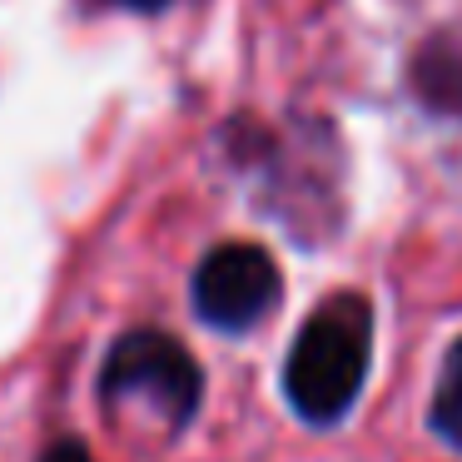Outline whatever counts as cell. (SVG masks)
Masks as SVG:
<instances>
[{"label": "cell", "mask_w": 462, "mask_h": 462, "mask_svg": "<svg viewBox=\"0 0 462 462\" xmlns=\"http://www.w3.org/2000/svg\"><path fill=\"white\" fill-rule=\"evenodd\" d=\"M100 393L105 402H150L160 418L184 422L194 408H199V363L170 333H125L110 348L100 368Z\"/></svg>", "instance_id": "2"}, {"label": "cell", "mask_w": 462, "mask_h": 462, "mask_svg": "<svg viewBox=\"0 0 462 462\" xmlns=\"http://www.w3.org/2000/svg\"><path fill=\"white\" fill-rule=\"evenodd\" d=\"M105 5H125V11H140V15H154V11H164L170 0H105Z\"/></svg>", "instance_id": "5"}, {"label": "cell", "mask_w": 462, "mask_h": 462, "mask_svg": "<svg viewBox=\"0 0 462 462\" xmlns=\"http://www.w3.org/2000/svg\"><path fill=\"white\" fill-rule=\"evenodd\" d=\"M432 428H438L452 448H462V338H457V348L448 353V363H442V383H438V393H432Z\"/></svg>", "instance_id": "4"}, {"label": "cell", "mask_w": 462, "mask_h": 462, "mask_svg": "<svg viewBox=\"0 0 462 462\" xmlns=\"http://www.w3.org/2000/svg\"><path fill=\"white\" fill-rule=\"evenodd\" d=\"M373 309L358 293H333L303 319L293 353L283 363V393L309 422H338L358 402L368 378Z\"/></svg>", "instance_id": "1"}, {"label": "cell", "mask_w": 462, "mask_h": 462, "mask_svg": "<svg viewBox=\"0 0 462 462\" xmlns=\"http://www.w3.org/2000/svg\"><path fill=\"white\" fill-rule=\"evenodd\" d=\"M279 263L259 244H219L194 269V313L219 333H244L279 303Z\"/></svg>", "instance_id": "3"}, {"label": "cell", "mask_w": 462, "mask_h": 462, "mask_svg": "<svg viewBox=\"0 0 462 462\" xmlns=\"http://www.w3.org/2000/svg\"><path fill=\"white\" fill-rule=\"evenodd\" d=\"M45 462H90V457H85V448H80V442H60V448H55Z\"/></svg>", "instance_id": "6"}]
</instances>
